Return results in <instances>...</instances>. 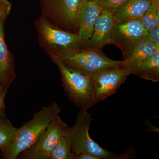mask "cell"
<instances>
[{
    "label": "cell",
    "mask_w": 159,
    "mask_h": 159,
    "mask_svg": "<svg viewBox=\"0 0 159 159\" xmlns=\"http://www.w3.org/2000/svg\"><path fill=\"white\" fill-rule=\"evenodd\" d=\"M61 108L54 102L43 107L34 114L33 118L19 128L11 145L1 152L4 159H16L20 154L34 145L47 126L61 111Z\"/></svg>",
    "instance_id": "obj_1"
},
{
    "label": "cell",
    "mask_w": 159,
    "mask_h": 159,
    "mask_svg": "<svg viewBox=\"0 0 159 159\" xmlns=\"http://www.w3.org/2000/svg\"><path fill=\"white\" fill-rule=\"evenodd\" d=\"M51 55L58 57L66 65L93 78L103 70L122 66V61L108 58L100 49L86 47L66 51H54Z\"/></svg>",
    "instance_id": "obj_2"
},
{
    "label": "cell",
    "mask_w": 159,
    "mask_h": 159,
    "mask_svg": "<svg viewBox=\"0 0 159 159\" xmlns=\"http://www.w3.org/2000/svg\"><path fill=\"white\" fill-rule=\"evenodd\" d=\"M51 56L59 69L63 87L71 102L80 110H87L95 105L97 102L93 78L69 67L58 57Z\"/></svg>",
    "instance_id": "obj_3"
},
{
    "label": "cell",
    "mask_w": 159,
    "mask_h": 159,
    "mask_svg": "<svg viewBox=\"0 0 159 159\" xmlns=\"http://www.w3.org/2000/svg\"><path fill=\"white\" fill-rule=\"evenodd\" d=\"M92 121V115L86 110H80L75 125L69 127L65 138L75 155L85 153L93 156L97 159H125V155H118L106 150L91 139L89 129Z\"/></svg>",
    "instance_id": "obj_4"
},
{
    "label": "cell",
    "mask_w": 159,
    "mask_h": 159,
    "mask_svg": "<svg viewBox=\"0 0 159 159\" xmlns=\"http://www.w3.org/2000/svg\"><path fill=\"white\" fill-rule=\"evenodd\" d=\"M68 128L59 115L57 116L47 126L36 143L21 153L23 154L21 157L25 159H50L51 152L60 139L65 137Z\"/></svg>",
    "instance_id": "obj_5"
},
{
    "label": "cell",
    "mask_w": 159,
    "mask_h": 159,
    "mask_svg": "<svg viewBox=\"0 0 159 159\" xmlns=\"http://www.w3.org/2000/svg\"><path fill=\"white\" fill-rule=\"evenodd\" d=\"M148 32L139 20L115 24L111 35V43L118 46L125 57L131 52L138 43L147 39Z\"/></svg>",
    "instance_id": "obj_6"
},
{
    "label": "cell",
    "mask_w": 159,
    "mask_h": 159,
    "mask_svg": "<svg viewBox=\"0 0 159 159\" xmlns=\"http://www.w3.org/2000/svg\"><path fill=\"white\" fill-rule=\"evenodd\" d=\"M129 75L122 66L103 70L93 78L97 103L113 95Z\"/></svg>",
    "instance_id": "obj_7"
},
{
    "label": "cell",
    "mask_w": 159,
    "mask_h": 159,
    "mask_svg": "<svg viewBox=\"0 0 159 159\" xmlns=\"http://www.w3.org/2000/svg\"><path fill=\"white\" fill-rule=\"evenodd\" d=\"M39 28L43 37L53 49L52 52L72 51L83 45L78 34L61 30L45 20L40 22Z\"/></svg>",
    "instance_id": "obj_8"
},
{
    "label": "cell",
    "mask_w": 159,
    "mask_h": 159,
    "mask_svg": "<svg viewBox=\"0 0 159 159\" xmlns=\"http://www.w3.org/2000/svg\"><path fill=\"white\" fill-rule=\"evenodd\" d=\"M102 11V6L97 0L82 2L78 15L77 34L83 45L85 46L92 37L94 26Z\"/></svg>",
    "instance_id": "obj_9"
},
{
    "label": "cell",
    "mask_w": 159,
    "mask_h": 159,
    "mask_svg": "<svg viewBox=\"0 0 159 159\" xmlns=\"http://www.w3.org/2000/svg\"><path fill=\"white\" fill-rule=\"evenodd\" d=\"M159 50V45L147 39L141 40L131 52L124 57L122 66L129 75H135L143 63L154 53Z\"/></svg>",
    "instance_id": "obj_10"
},
{
    "label": "cell",
    "mask_w": 159,
    "mask_h": 159,
    "mask_svg": "<svg viewBox=\"0 0 159 159\" xmlns=\"http://www.w3.org/2000/svg\"><path fill=\"white\" fill-rule=\"evenodd\" d=\"M115 25L112 12L103 10L96 21L92 37L85 47L100 49L111 43V35Z\"/></svg>",
    "instance_id": "obj_11"
},
{
    "label": "cell",
    "mask_w": 159,
    "mask_h": 159,
    "mask_svg": "<svg viewBox=\"0 0 159 159\" xmlns=\"http://www.w3.org/2000/svg\"><path fill=\"white\" fill-rule=\"evenodd\" d=\"M152 1L126 0L112 11L115 24L139 19L148 10Z\"/></svg>",
    "instance_id": "obj_12"
},
{
    "label": "cell",
    "mask_w": 159,
    "mask_h": 159,
    "mask_svg": "<svg viewBox=\"0 0 159 159\" xmlns=\"http://www.w3.org/2000/svg\"><path fill=\"white\" fill-rule=\"evenodd\" d=\"M0 22V84L9 89L16 78L14 59L5 41L4 23Z\"/></svg>",
    "instance_id": "obj_13"
},
{
    "label": "cell",
    "mask_w": 159,
    "mask_h": 159,
    "mask_svg": "<svg viewBox=\"0 0 159 159\" xmlns=\"http://www.w3.org/2000/svg\"><path fill=\"white\" fill-rule=\"evenodd\" d=\"M58 18L66 25H78V18L82 0H48Z\"/></svg>",
    "instance_id": "obj_14"
},
{
    "label": "cell",
    "mask_w": 159,
    "mask_h": 159,
    "mask_svg": "<svg viewBox=\"0 0 159 159\" xmlns=\"http://www.w3.org/2000/svg\"><path fill=\"white\" fill-rule=\"evenodd\" d=\"M135 75L153 82L159 81V50L146 60Z\"/></svg>",
    "instance_id": "obj_15"
},
{
    "label": "cell",
    "mask_w": 159,
    "mask_h": 159,
    "mask_svg": "<svg viewBox=\"0 0 159 159\" xmlns=\"http://www.w3.org/2000/svg\"><path fill=\"white\" fill-rule=\"evenodd\" d=\"M16 128L9 119L0 118V151L6 150L11 145L14 139Z\"/></svg>",
    "instance_id": "obj_16"
},
{
    "label": "cell",
    "mask_w": 159,
    "mask_h": 159,
    "mask_svg": "<svg viewBox=\"0 0 159 159\" xmlns=\"http://www.w3.org/2000/svg\"><path fill=\"white\" fill-rule=\"evenodd\" d=\"M159 7L152 1L151 5L139 21L148 31L159 26Z\"/></svg>",
    "instance_id": "obj_17"
},
{
    "label": "cell",
    "mask_w": 159,
    "mask_h": 159,
    "mask_svg": "<svg viewBox=\"0 0 159 159\" xmlns=\"http://www.w3.org/2000/svg\"><path fill=\"white\" fill-rule=\"evenodd\" d=\"M72 153L69 142L63 137L51 152L50 159H71Z\"/></svg>",
    "instance_id": "obj_18"
},
{
    "label": "cell",
    "mask_w": 159,
    "mask_h": 159,
    "mask_svg": "<svg viewBox=\"0 0 159 159\" xmlns=\"http://www.w3.org/2000/svg\"><path fill=\"white\" fill-rule=\"evenodd\" d=\"M102 6L103 10L112 12L114 9L126 0H97Z\"/></svg>",
    "instance_id": "obj_19"
},
{
    "label": "cell",
    "mask_w": 159,
    "mask_h": 159,
    "mask_svg": "<svg viewBox=\"0 0 159 159\" xmlns=\"http://www.w3.org/2000/svg\"><path fill=\"white\" fill-rule=\"evenodd\" d=\"M11 4L8 0H0V22L6 20L11 8Z\"/></svg>",
    "instance_id": "obj_20"
},
{
    "label": "cell",
    "mask_w": 159,
    "mask_h": 159,
    "mask_svg": "<svg viewBox=\"0 0 159 159\" xmlns=\"http://www.w3.org/2000/svg\"><path fill=\"white\" fill-rule=\"evenodd\" d=\"M8 91V88L0 84V118H6L5 97Z\"/></svg>",
    "instance_id": "obj_21"
},
{
    "label": "cell",
    "mask_w": 159,
    "mask_h": 159,
    "mask_svg": "<svg viewBox=\"0 0 159 159\" xmlns=\"http://www.w3.org/2000/svg\"><path fill=\"white\" fill-rule=\"evenodd\" d=\"M147 39L159 45V26L148 31Z\"/></svg>",
    "instance_id": "obj_22"
},
{
    "label": "cell",
    "mask_w": 159,
    "mask_h": 159,
    "mask_svg": "<svg viewBox=\"0 0 159 159\" xmlns=\"http://www.w3.org/2000/svg\"><path fill=\"white\" fill-rule=\"evenodd\" d=\"M153 1L157 7H159V0H153Z\"/></svg>",
    "instance_id": "obj_23"
},
{
    "label": "cell",
    "mask_w": 159,
    "mask_h": 159,
    "mask_svg": "<svg viewBox=\"0 0 159 159\" xmlns=\"http://www.w3.org/2000/svg\"><path fill=\"white\" fill-rule=\"evenodd\" d=\"M93 1V0H82V2H88V1Z\"/></svg>",
    "instance_id": "obj_24"
},
{
    "label": "cell",
    "mask_w": 159,
    "mask_h": 159,
    "mask_svg": "<svg viewBox=\"0 0 159 159\" xmlns=\"http://www.w3.org/2000/svg\"><path fill=\"white\" fill-rule=\"evenodd\" d=\"M150 1H153V0H150Z\"/></svg>",
    "instance_id": "obj_25"
}]
</instances>
